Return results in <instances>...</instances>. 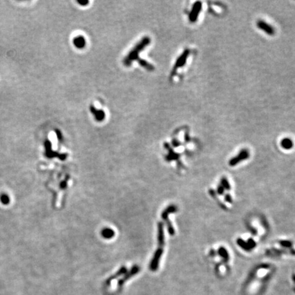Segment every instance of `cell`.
Listing matches in <instances>:
<instances>
[{
  "instance_id": "obj_5",
  "label": "cell",
  "mask_w": 295,
  "mask_h": 295,
  "mask_svg": "<svg viewBox=\"0 0 295 295\" xmlns=\"http://www.w3.org/2000/svg\"><path fill=\"white\" fill-rule=\"evenodd\" d=\"M249 156V152L247 150H242L241 152H240L239 154H238L237 156L232 158L230 161V165H237V163L239 162L242 161L245 159H247Z\"/></svg>"
},
{
  "instance_id": "obj_2",
  "label": "cell",
  "mask_w": 295,
  "mask_h": 295,
  "mask_svg": "<svg viewBox=\"0 0 295 295\" xmlns=\"http://www.w3.org/2000/svg\"><path fill=\"white\" fill-rule=\"evenodd\" d=\"M201 6H202V5H201V2H196L193 5L191 11V13H190L189 17V19L190 22H191V23H195V22L197 20L199 14L201 12Z\"/></svg>"
},
{
  "instance_id": "obj_11",
  "label": "cell",
  "mask_w": 295,
  "mask_h": 295,
  "mask_svg": "<svg viewBox=\"0 0 295 295\" xmlns=\"http://www.w3.org/2000/svg\"><path fill=\"white\" fill-rule=\"evenodd\" d=\"M77 3H79L81 6H85L89 3V1L88 0H77Z\"/></svg>"
},
{
  "instance_id": "obj_8",
  "label": "cell",
  "mask_w": 295,
  "mask_h": 295,
  "mask_svg": "<svg viewBox=\"0 0 295 295\" xmlns=\"http://www.w3.org/2000/svg\"><path fill=\"white\" fill-rule=\"evenodd\" d=\"M85 40L84 36H79L75 37L73 40V44L78 48H83L85 46Z\"/></svg>"
},
{
  "instance_id": "obj_7",
  "label": "cell",
  "mask_w": 295,
  "mask_h": 295,
  "mask_svg": "<svg viewBox=\"0 0 295 295\" xmlns=\"http://www.w3.org/2000/svg\"><path fill=\"white\" fill-rule=\"evenodd\" d=\"M140 271V268L138 267H134L133 268H132V270L130 271L129 272H128V273H126V275L124 277H123L122 279H121L120 281L118 282V286L119 287H121L123 284H124V283L126 281V280H128L130 277H133V275H135V274H137L138 272H139Z\"/></svg>"
},
{
  "instance_id": "obj_3",
  "label": "cell",
  "mask_w": 295,
  "mask_h": 295,
  "mask_svg": "<svg viewBox=\"0 0 295 295\" xmlns=\"http://www.w3.org/2000/svg\"><path fill=\"white\" fill-rule=\"evenodd\" d=\"M190 51L188 49L185 50V51L182 53L180 57H179L176 62H175V64L174 65V67L173 69V72H175V70H176L178 68H181V67H182L186 62V59H187L189 55Z\"/></svg>"
},
{
  "instance_id": "obj_1",
  "label": "cell",
  "mask_w": 295,
  "mask_h": 295,
  "mask_svg": "<svg viewBox=\"0 0 295 295\" xmlns=\"http://www.w3.org/2000/svg\"><path fill=\"white\" fill-rule=\"evenodd\" d=\"M150 43V39L149 37H144V38L141 39L139 43H138L135 47H134L132 51L129 52L128 55L124 59L123 62L124 64L126 66H129L130 64L135 60L139 62L141 58H139V53L141 51L144 50L145 47H146Z\"/></svg>"
},
{
  "instance_id": "obj_4",
  "label": "cell",
  "mask_w": 295,
  "mask_h": 295,
  "mask_svg": "<svg viewBox=\"0 0 295 295\" xmlns=\"http://www.w3.org/2000/svg\"><path fill=\"white\" fill-rule=\"evenodd\" d=\"M257 25L259 29H260L261 30L264 31L265 33H267L268 35L269 36H273L275 33V29L274 28L272 27V26L269 24H268L266 22L260 20L257 21Z\"/></svg>"
},
{
  "instance_id": "obj_6",
  "label": "cell",
  "mask_w": 295,
  "mask_h": 295,
  "mask_svg": "<svg viewBox=\"0 0 295 295\" xmlns=\"http://www.w3.org/2000/svg\"><path fill=\"white\" fill-rule=\"evenodd\" d=\"M90 111L92 112V114L94 115L95 119L98 122L103 121L104 118H105V113H104V111L103 110L97 109L94 106H90Z\"/></svg>"
},
{
  "instance_id": "obj_10",
  "label": "cell",
  "mask_w": 295,
  "mask_h": 295,
  "mask_svg": "<svg viewBox=\"0 0 295 295\" xmlns=\"http://www.w3.org/2000/svg\"><path fill=\"white\" fill-rule=\"evenodd\" d=\"M103 237L106 238H111L114 236V231L109 228H106L102 231Z\"/></svg>"
},
{
  "instance_id": "obj_9",
  "label": "cell",
  "mask_w": 295,
  "mask_h": 295,
  "mask_svg": "<svg viewBox=\"0 0 295 295\" xmlns=\"http://www.w3.org/2000/svg\"><path fill=\"white\" fill-rule=\"evenodd\" d=\"M281 145L283 148L286 149V150H289V149L292 148L293 142L289 138H285V139H283L282 140Z\"/></svg>"
}]
</instances>
